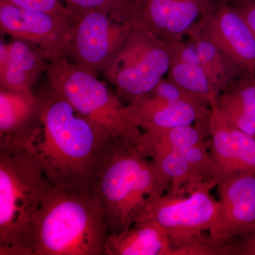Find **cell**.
<instances>
[{
    "instance_id": "cell-20",
    "label": "cell",
    "mask_w": 255,
    "mask_h": 255,
    "mask_svg": "<svg viewBox=\"0 0 255 255\" xmlns=\"http://www.w3.org/2000/svg\"><path fill=\"white\" fill-rule=\"evenodd\" d=\"M189 41L192 42L197 49L201 65L209 75L218 95L245 73L235 65L212 42L206 38L195 25L187 33Z\"/></svg>"
},
{
    "instance_id": "cell-17",
    "label": "cell",
    "mask_w": 255,
    "mask_h": 255,
    "mask_svg": "<svg viewBox=\"0 0 255 255\" xmlns=\"http://www.w3.org/2000/svg\"><path fill=\"white\" fill-rule=\"evenodd\" d=\"M215 106L233 126L255 137V75L245 73L220 93Z\"/></svg>"
},
{
    "instance_id": "cell-4",
    "label": "cell",
    "mask_w": 255,
    "mask_h": 255,
    "mask_svg": "<svg viewBox=\"0 0 255 255\" xmlns=\"http://www.w3.org/2000/svg\"><path fill=\"white\" fill-rule=\"evenodd\" d=\"M109 235L92 190L54 186L33 221L28 255H104Z\"/></svg>"
},
{
    "instance_id": "cell-18",
    "label": "cell",
    "mask_w": 255,
    "mask_h": 255,
    "mask_svg": "<svg viewBox=\"0 0 255 255\" xmlns=\"http://www.w3.org/2000/svg\"><path fill=\"white\" fill-rule=\"evenodd\" d=\"M40 99L32 90L0 88V137L12 136L29 127L38 116Z\"/></svg>"
},
{
    "instance_id": "cell-11",
    "label": "cell",
    "mask_w": 255,
    "mask_h": 255,
    "mask_svg": "<svg viewBox=\"0 0 255 255\" xmlns=\"http://www.w3.org/2000/svg\"><path fill=\"white\" fill-rule=\"evenodd\" d=\"M211 0H136L132 26L167 42L182 40L209 11Z\"/></svg>"
},
{
    "instance_id": "cell-6",
    "label": "cell",
    "mask_w": 255,
    "mask_h": 255,
    "mask_svg": "<svg viewBox=\"0 0 255 255\" xmlns=\"http://www.w3.org/2000/svg\"><path fill=\"white\" fill-rule=\"evenodd\" d=\"M170 43L143 28L132 26L102 73L119 97L135 102L152 91L168 73Z\"/></svg>"
},
{
    "instance_id": "cell-9",
    "label": "cell",
    "mask_w": 255,
    "mask_h": 255,
    "mask_svg": "<svg viewBox=\"0 0 255 255\" xmlns=\"http://www.w3.org/2000/svg\"><path fill=\"white\" fill-rule=\"evenodd\" d=\"M71 22L60 16L18 7L0 0V31L37 47L50 62L68 55Z\"/></svg>"
},
{
    "instance_id": "cell-5",
    "label": "cell",
    "mask_w": 255,
    "mask_h": 255,
    "mask_svg": "<svg viewBox=\"0 0 255 255\" xmlns=\"http://www.w3.org/2000/svg\"><path fill=\"white\" fill-rule=\"evenodd\" d=\"M45 74L52 91L68 101L79 114L116 140L138 144L141 129L128 117L127 105L119 95L111 92L96 74L66 57L48 63Z\"/></svg>"
},
{
    "instance_id": "cell-8",
    "label": "cell",
    "mask_w": 255,
    "mask_h": 255,
    "mask_svg": "<svg viewBox=\"0 0 255 255\" xmlns=\"http://www.w3.org/2000/svg\"><path fill=\"white\" fill-rule=\"evenodd\" d=\"M131 27L104 11L82 13L72 20L67 58L96 75L102 73Z\"/></svg>"
},
{
    "instance_id": "cell-22",
    "label": "cell",
    "mask_w": 255,
    "mask_h": 255,
    "mask_svg": "<svg viewBox=\"0 0 255 255\" xmlns=\"http://www.w3.org/2000/svg\"><path fill=\"white\" fill-rule=\"evenodd\" d=\"M72 20L82 13L101 11L125 22L128 19L136 0H62Z\"/></svg>"
},
{
    "instance_id": "cell-14",
    "label": "cell",
    "mask_w": 255,
    "mask_h": 255,
    "mask_svg": "<svg viewBox=\"0 0 255 255\" xmlns=\"http://www.w3.org/2000/svg\"><path fill=\"white\" fill-rule=\"evenodd\" d=\"M128 117L144 132L157 131L209 121L207 105L173 102L151 92L126 107Z\"/></svg>"
},
{
    "instance_id": "cell-12",
    "label": "cell",
    "mask_w": 255,
    "mask_h": 255,
    "mask_svg": "<svg viewBox=\"0 0 255 255\" xmlns=\"http://www.w3.org/2000/svg\"><path fill=\"white\" fill-rule=\"evenodd\" d=\"M195 27L244 73L255 75V38L238 9L209 10Z\"/></svg>"
},
{
    "instance_id": "cell-2",
    "label": "cell",
    "mask_w": 255,
    "mask_h": 255,
    "mask_svg": "<svg viewBox=\"0 0 255 255\" xmlns=\"http://www.w3.org/2000/svg\"><path fill=\"white\" fill-rule=\"evenodd\" d=\"M53 187L26 131L0 137V255H28L33 221Z\"/></svg>"
},
{
    "instance_id": "cell-23",
    "label": "cell",
    "mask_w": 255,
    "mask_h": 255,
    "mask_svg": "<svg viewBox=\"0 0 255 255\" xmlns=\"http://www.w3.org/2000/svg\"><path fill=\"white\" fill-rule=\"evenodd\" d=\"M22 9L60 16L71 22L70 13L62 0H4Z\"/></svg>"
},
{
    "instance_id": "cell-1",
    "label": "cell",
    "mask_w": 255,
    "mask_h": 255,
    "mask_svg": "<svg viewBox=\"0 0 255 255\" xmlns=\"http://www.w3.org/2000/svg\"><path fill=\"white\" fill-rule=\"evenodd\" d=\"M37 122L26 132L28 143L50 182L62 189L92 190L117 140L52 90L40 100Z\"/></svg>"
},
{
    "instance_id": "cell-24",
    "label": "cell",
    "mask_w": 255,
    "mask_h": 255,
    "mask_svg": "<svg viewBox=\"0 0 255 255\" xmlns=\"http://www.w3.org/2000/svg\"><path fill=\"white\" fill-rule=\"evenodd\" d=\"M235 255H255V231L233 239Z\"/></svg>"
},
{
    "instance_id": "cell-15",
    "label": "cell",
    "mask_w": 255,
    "mask_h": 255,
    "mask_svg": "<svg viewBox=\"0 0 255 255\" xmlns=\"http://www.w3.org/2000/svg\"><path fill=\"white\" fill-rule=\"evenodd\" d=\"M48 61L41 50L21 40L0 44V85L16 91L32 90Z\"/></svg>"
},
{
    "instance_id": "cell-21",
    "label": "cell",
    "mask_w": 255,
    "mask_h": 255,
    "mask_svg": "<svg viewBox=\"0 0 255 255\" xmlns=\"http://www.w3.org/2000/svg\"><path fill=\"white\" fill-rule=\"evenodd\" d=\"M167 79L184 90L214 105L218 95L202 65L171 60Z\"/></svg>"
},
{
    "instance_id": "cell-16",
    "label": "cell",
    "mask_w": 255,
    "mask_h": 255,
    "mask_svg": "<svg viewBox=\"0 0 255 255\" xmlns=\"http://www.w3.org/2000/svg\"><path fill=\"white\" fill-rule=\"evenodd\" d=\"M104 255H173V248L163 228L152 221H142L109 235Z\"/></svg>"
},
{
    "instance_id": "cell-10",
    "label": "cell",
    "mask_w": 255,
    "mask_h": 255,
    "mask_svg": "<svg viewBox=\"0 0 255 255\" xmlns=\"http://www.w3.org/2000/svg\"><path fill=\"white\" fill-rule=\"evenodd\" d=\"M220 209L209 236L229 241L255 231V172L225 178L217 184Z\"/></svg>"
},
{
    "instance_id": "cell-7",
    "label": "cell",
    "mask_w": 255,
    "mask_h": 255,
    "mask_svg": "<svg viewBox=\"0 0 255 255\" xmlns=\"http://www.w3.org/2000/svg\"><path fill=\"white\" fill-rule=\"evenodd\" d=\"M211 188L201 184L185 196L166 193L150 202L136 223L152 221L168 234L173 255L205 231H211L219 214L220 204L211 196Z\"/></svg>"
},
{
    "instance_id": "cell-3",
    "label": "cell",
    "mask_w": 255,
    "mask_h": 255,
    "mask_svg": "<svg viewBox=\"0 0 255 255\" xmlns=\"http://www.w3.org/2000/svg\"><path fill=\"white\" fill-rule=\"evenodd\" d=\"M170 183L137 145L117 140L92 186L110 234L131 228L146 206L169 191Z\"/></svg>"
},
{
    "instance_id": "cell-13",
    "label": "cell",
    "mask_w": 255,
    "mask_h": 255,
    "mask_svg": "<svg viewBox=\"0 0 255 255\" xmlns=\"http://www.w3.org/2000/svg\"><path fill=\"white\" fill-rule=\"evenodd\" d=\"M211 108L209 150L217 168L219 182L237 174L254 173L255 137L228 123L215 106Z\"/></svg>"
},
{
    "instance_id": "cell-25",
    "label": "cell",
    "mask_w": 255,
    "mask_h": 255,
    "mask_svg": "<svg viewBox=\"0 0 255 255\" xmlns=\"http://www.w3.org/2000/svg\"><path fill=\"white\" fill-rule=\"evenodd\" d=\"M247 24L251 28L255 38V0L246 3L241 8H238Z\"/></svg>"
},
{
    "instance_id": "cell-19",
    "label": "cell",
    "mask_w": 255,
    "mask_h": 255,
    "mask_svg": "<svg viewBox=\"0 0 255 255\" xmlns=\"http://www.w3.org/2000/svg\"><path fill=\"white\" fill-rule=\"evenodd\" d=\"M145 156L155 162L169 181L170 187L167 193L170 195H186L201 184H206L181 151L159 149Z\"/></svg>"
}]
</instances>
